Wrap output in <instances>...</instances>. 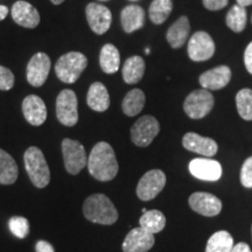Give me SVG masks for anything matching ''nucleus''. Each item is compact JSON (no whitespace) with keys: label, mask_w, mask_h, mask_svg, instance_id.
<instances>
[{"label":"nucleus","mask_w":252,"mask_h":252,"mask_svg":"<svg viewBox=\"0 0 252 252\" xmlns=\"http://www.w3.org/2000/svg\"><path fill=\"white\" fill-rule=\"evenodd\" d=\"M251 232H252V228H251Z\"/></svg>","instance_id":"nucleus-47"},{"label":"nucleus","mask_w":252,"mask_h":252,"mask_svg":"<svg viewBox=\"0 0 252 252\" xmlns=\"http://www.w3.org/2000/svg\"><path fill=\"white\" fill-rule=\"evenodd\" d=\"M25 168L32 184L36 188H45L50 182V171L46 158L39 147L32 146L24 154Z\"/></svg>","instance_id":"nucleus-3"},{"label":"nucleus","mask_w":252,"mask_h":252,"mask_svg":"<svg viewBox=\"0 0 252 252\" xmlns=\"http://www.w3.org/2000/svg\"><path fill=\"white\" fill-rule=\"evenodd\" d=\"M12 18L25 28H35L40 24V14L37 9L30 2L19 0L12 6Z\"/></svg>","instance_id":"nucleus-19"},{"label":"nucleus","mask_w":252,"mask_h":252,"mask_svg":"<svg viewBox=\"0 0 252 252\" xmlns=\"http://www.w3.org/2000/svg\"><path fill=\"white\" fill-rule=\"evenodd\" d=\"M215 99L207 89H198L190 93L184 103L186 115L191 119H201L212 111Z\"/></svg>","instance_id":"nucleus-6"},{"label":"nucleus","mask_w":252,"mask_h":252,"mask_svg":"<svg viewBox=\"0 0 252 252\" xmlns=\"http://www.w3.org/2000/svg\"><path fill=\"white\" fill-rule=\"evenodd\" d=\"M86 14L91 31L97 35H103L111 27L112 14L111 11L105 6L91 2L87 6Z\"/></svg>","instance_id":"nucleus-11"},{"label":"nucleus","mask_w":252,"mask_h":252,"mask_svg":"<svg viewBox=\"0 0 252 252\" xmlns=\"http://www.w3.org/2000/svg\"><path fill=\"white\" fill-rule=\"evenodd\" d=\"M215 42L206 32H196L189 39L188 55L195 62H202L212 59L215 54Z\"/></svg>","instance_id":"nucleus-10"},{"label":"nucleus","mask_w":252,"mask_h":252,"mask_svg":"<svg viewBox=\"0 0 252 252\" xmlns=\"http://www.w3.org/2000/svg\"><path fill=\"white\" fill-rule=\"evenodd\" d=\"M122 27L126 33H133L140 30L145 24V11L138 5H128L121 13Z\"/></svg>","instance_id":"nucleus-21"},{"label":"nucleus","mask_w":252,"mask_h":252,"mask_svg":"<svg viewBox=\"0 0 252 252\" xmlns=\"http://www.w3.org/2000/svg\"><path fill=\"white\" fill-rule=\"evenodd\" d=\"M50 1H52L54 5H60V4H62L64 0H50Z\"/></svg>","instance_id":"nucleus-41"},{"label":"nucleus","mask_w":252,"mask_h":252,"mask_svg":"<svg viewBox=\"0 0 252 252\" xmlns=\"http://www.w3.org/2000/svg\"><path fill=\"white\" fill-rule=\"evenodd\" d=\"M36 252H55L53 245L46 241H39L35 245Z\"/></svg>","instance_id":"nucleus-37"},{"label":"nucleus","mask_w":252,"mask_h":252,"mask_svg":"<svg viewBox=\"0 0 252 252\" xmlns=\"http://www.w3.org/2000/svg\"><path fill=\"white\" fill-rule=\"evenodd\" d=\"M190 32V23L187 17H180L167 31L166 39L172 48L178 49L185 45Z\"/></svg>","instance_id":"nucleus-22"},{"label":"nucleus","mask_w":252,"mask_h":252,"mask_svg":"<svg viewBox=\"0 0 252 252\" xmlns=\"http://www.w3.org/2000/svg\"><path fill=\"white\" fill-rule=\"evenodd\" d=\"M132 1H135V0H132Z\"/></svg>","instance_id":"nucleus-45"},{"label":"nucleus","mask_w":252,"mask_h":252,"mask_svg":"<svg viewBox=\"0 0 252 252\" xmlns=\"http://www.w3.org/2000/svg\"><path fill=\"white\" fill-rule=\"evenodd\" d=\"M182 145L186 150L204 157H214L219 151V146L215 140L212 138L202 137L195 132L186 133L182 139Z\"/></svg>","instance_id":"nucleus-16"},{"label":"nucleus","mask_w":252,"mask_h":252,"mask_svg":"<svg viewBox=\"0 0 252 252\" xmlns=\"http://www.w3.org/2000/svg\"><path fill=\"white\" fill-rule=\"evenodd\" d=\"M234 249V238L225 230H220L208 239L206 252H231Z\"/></svg>","instance_id":"nucleus-28"},{"label":"nucleus","mask_w":252,"mask_h":252,"mask_svg":"<svg viewBox=\"0 0 252 252\" xmlns=\"http://www.w3.org/2000/svg\"><path fill=\"white\" fill-rule=\"evenodd\" d=\"M237 5L242 6V7H247V6L252 5V0H236Z\"/></svg>","instance_id":"nucleus-40"},{"label":"nucleus","mask_w":252,"mask_h":252,"mask_svg":"<svg viewBox=\"0 0 252 252\" xmlns=\"http://www.w3.org/2000/svg\"><path fill=\"white\" fill-rule=\"evenodd\" d=\"M50 59L46 53H36L27 64V81L31 86L41 87L48 78Z\"/></svg>","instance_id":"nucleus-12"},{"label":"nucleus","mask_w":252,"mask_h":252,"mask_svg":"<svg viewBox=\"0 0 252 252\" xmlns=\"http://www.w3.org/2000/svg\"><path fill=\"white\" fill-rule=\"evenodd\" d=\"M241 184L247 188H252V157L248 158L242 166Z\"/></svg>","instance_id":"nucleus-34"},{"label":"nucleus","mask_w":252,"mask_h":252,"mask_svg":"<svg viewBox=\"0 0 252 252\" xmlns=\"http://www.w3.org/2000/svg\"><path fill=\"white\" fill-rule=\"evenodd\" d=\"M8 226L15 237L25 238L30 234V222L23 216H13L8 220Z\"/></svg>","instance_id":"nucleus-32"},{"label":"nucleus","mask_w":252,"mask_h":252,"mask_svg":"<svg viewBox=\"0 0 252 252\" xmlns=\"http://www.w3.org/2000/svg\"><path fill=\"white\" fill-rule=\"evenodd\" d=\"M230 80H231V69L228 65H219L204 71L198 78V82L203 89L220 90L228 86Z\"/></svg>","instance_id":"nucleus-17"},{"label":"nucleus","mask_w":252,"mask_h":252,"mask_svg":"<svg viewBox=\"0 0 252 252\" xmlns=\"http://www.w3.org/2000/svg\"><path fill=\"white\" fill-rule=\"evenodd\" d=\"M189 206L195 213L202 216L212 217L219 215L222 210V202L215 195L197 191L189 196Z\"/></svg>","instance_id":"nucleus-13"},{"label":"nucleus","mask_w":252,"mask_h":252,"mask_svg":"<svg viewBox=\"0 0 252 252\" xmlns=\"http://www.w3.org/2000/svg\"><path fill=\"white\" fill-rule=\"evenodd\" d=\"M172 9V0H153L149 9L151 21L156 25L163 24L167 20V18L171 15Z\"/></svg>","instance_id":"nucleus-29"},{"label":"nucleus","mask_w":252,"mask_h":252,"mask_svg":"<svg viewBox=\"0 0 252 252\" xmlns=\"http://www.w3.org/2000/svg\"><path fill=\"white\" fill-rule=\"evenodd\" d=\"M154 235L146 230L138 226L132 229L123 242V251L124 252H147L153 248Z\"/></svg>","instance_id":"nucleus-14"},{"label":"nucleus","mask_w":252,"mask_h":252,"mask_svg":"<svg viewBox=\"0 0 252 252\" xmlns=\"http://www.w3.org/2000/svg\"><path fill=\"white\" fill-rule=\"evenodd\" d=\"M23 113L25 119L31 125H42L47 119L46 104L36 94H30L23 102Z\"/></svg>","instance_id":"nucleus-18"},{"label":"nucleus","mask_w":252,"mask_h":252,"mask_svg":"<svg viewBox=\"0 0 252 252\" xmlns=\"http://www.w3.org/2000/svg\"><path fill=\"white\" fill-rule=\"evenodd\" d=\"M8 14V8L5 5H0V21H2L7 17Z\"/></svg>","instance_id":"nucleus-39"},{"label":"nucleus","mask_w":252,"mask_h":252,"mask_svg":"<svg viewBox=\"0 0 252 252\" xmlns=\"http://www.w3.org/2000/svg\"><path fill=\"white\" fill-rule=\"evenodd\" d=\"M203 6L209 11H220L228 5L229 0H202Z\"/></svg>","instance_id":"nucleus-35"},{"label":"nucleus","mask_w":252,"mask_h":252,"mask_svg":"<svg viewBox=\"0 0 252 252\" xmlns=\"http://www.w3.org/2000/svg\"><path fill=\"white\" fill-rule=\"evenodd\" d=\"M19 169L11 154L0 149V185H12L17 181Z\"/></svg>","instance_id":"nucleus-24"},{"label":"nucleus","mask_w":252,"mask_h":252,"mask_svg":"<svg viewBox=\"0 0 252 252\" xmlns=\"http://www.w3.org/2000/svg\"><path fill=\"white\" fill-rule=\"evenodd\" d=\"M99 65L105 74H115L121 65V54L116 46L108 43L103 46L99 55Z\"/></svg>","instance_id":"nucleus-25"},{"label":"nucleus","mask_w":252,"mask_h":252,"mask_svg":"<svg viewBox=\"0 0 252 252\" xmlns=\"http://www.w3.org/2000/svg\"><path fill=\"white\" fill-rule=\"evenodd\" d=\"M145 100H146V97H145L143 90L133 89L128 91L122 103L123 112L128 117H134V116L139 115L141 110L144 109Z\"/></svg>","instance_id":"nucleus-26"},{"label":"nucleus","mask_w":252,"mask_h":252,"mask_svg":"<svg viewBox=\"0 0 252 252\" xmlns=\"http://www.w3.org/2000/svg\"><path fill=\"white\" fill-rule=\"evenodd\" d=\"M83 214L88 220L97 224L111 225L118 220L115 204L104 194H94L87 197L83 203Z\"/></svg>","instance_id":"nucleus-2"},{"label":"nucleus","mask_w":252,"mask_h":252,"mask_svg":"<svg viewBox=\"0 0 252 252\" xmlns=\"http://www.w3.org/2000/svg\"><path fill=\"white\" fill-rule=\"evenodd\" d=\"M244 63L247 70L252 75V42H250L245 49L244 53Z\"/></svg>","instance_id":"nucleus-36"},{"label":"nucleus","mask_w":252,"mask_h":252,"mask_svg":"<svg viewBox=\"0 0 252 252\" xmlns=\"http://www.w3.org/2000/svg\"><path fill=\"white\" fill-rule=\"evenodd\" d=\"M88 169L96 180L111 181L117 175L119 166L112 146L105 141L97 143L88 158Z\"/></svg>","instance_id":"nucleus-1"},{"label":"nucleus","mask_w":252,"mask_h":252,"mask_svg":"<svg viewBox=\"0 0 252 252\" xmlns=\"http://www.w3.org/2000/svg\"><path fill=\"white\" fill-rule=\"evenodd\" d=\"M139 226L151 232V234H158L162 231L166 225V217L160 210L153 209L147 210L141 215L139 220Z\"/></svg>","instance_id":"nucleus-27"},{"label":"nucleus","mask_w":252,"mask_h":252,"mask_svg":"<svg viewBox=\"0 0 252 252\" xmlns=\"http://www.w3.org/2000/svg\"><path fill=\"white\" fill-rule=\"evenodd\" d=\"M87 103L90 109L96 112H104L110 106V94L106 87L100 82H94L89 88Z\"/></svg>","instance_id":"nucleus-20"},{"label":"nucleus","mask_w":252,"mask_h":252,"mask_svg":"<svg viewBox=\"0 0 252 252\" xmlns=\"http://www.w3.org/2000/svg\"><path fill=\"white\" fill-rule=\"evenodd\" d=\"M100 1H108V0H100Z\"/></svg>","instance_id":"nucleus-44"},{"label":"nucleus","mask_w":252,"mask_h":252,"mask_svg":"<svg viewBox=\"0 0 252 252\" xmlns=\"http://www.w3.org/2000/svg\"><path fill=\"white\" fill-rule=\"evenodd\" d=\"M63 162L67 172L71 175H76L88 165L86 149L80 141L69 139L62 140Z\"/></svg>","instance_id":"nucleus-5"},{"label":"nucleus","mask_w":252,"mask_h":252,"mask_svg":"<svg viewBox=\"0 0 252 252\" xmlns=\"http://www.w3.org/2000/svg\"><path fill=\"white\" fill-rule=\"evenodd\" d=\"M123 78L125 83H138L145 74V61L141 56L134 55L126 60L123 65Z\"/></svg>","instance_id":"nucleus-23"},{"label":"nucleus","mask_w":252,"mask_h":252,"mask_svg":"<svg viewBox=\"0 0 252 252\" xmlns=\"http://www.w3.org/2000/svg\"><path fill=\"white\" fill-rule=\"evenodd\" d=\"M88 65L86 55L78 52H70L62 55L55 64V74L63 83H75Z\"/></svg>","instance_id":"nucleus-4"},{"label":"nucleus","mask_w":252,"mask_h":252,"mask_svg":"<svg viewBox=\"0 0 252 252\" xmlns=\"http://www.w3.org/2000/svg\"><path fill=\"white\" fill-rule=\"evenodd\" d=\"M14 75L8 68L0 64V90L8 91L14 86Z\"/></svg>","instance_id":"nucleus-33"},{"label":"nucleus","mask_w":252,"mask_h":252,"mask_svg":"<svg viewBox=\"0 0 252 252\" xmlns=\"http://www.w3.org/2000/svg\"><path fill=\"white\" fill-rule=\"evenodd\" d=\"M237 111L244 121H252V90L242 89L236 96Z\"/></svg>","instance_id":"nucleus-31"},{"label":"nucleus","mask_w":252,"mask_h":252,"mask_svg":"<svg viewBox=\"0 0 252 252\" xmlns=\"http://www.w3.org/2000/svg\"><path fill=\"white\" fill-rule=\"evenodd\" d=\"M251 23H252V18H251Z\"/></svg>","instance_id":"nucleus-46"},{"label":"nucleus","mask_w":252,"mask_h":252,"mask_svg":"<svg viewBox=\"0 0 252 252\" xmlns=\"http://www.w3.org/2000/svg\"><path fill=\"white\" fill-rule=\"evenodd\" d=\"M159 132L160 124L157 118L153 116H143L131 127V140L137 146L146 147L152 144Z\"/></svg>","instance_id":"nucleus-8"},{"label":"nucleus","mask_w":252,"mask_h":252,"mask_svg":"<svg viewBox=\"0 0 252 252\" xmlns=\"http://www.w3.org/2000/svg\"><path fill=\"white\" fill-rule=\"evenodd\" d=\"M189 172L200 180L217 181L222 176V166L216 160L198 158L189 162Z\"/></svg>","instance_id":"nucleus-15"},{"label":"nucleus","mask_w":252,"mask_h":252,"mask_svg":"<svg viewBox=\"0 0 252 252\" xmlns=\"http://www.w3.org/2000/svg\"><path fill=\"white\" fill-rule=\"evenodd\" d=\"M150 52H151L150 48H146V49H145V53H146V54H150Z\"/></svg>","instance_id":"nucleus-42"},{"label":"nucleus","mask_w":252,"mask_h":252,"mask_svg":"<svg viewBox=\"0 0 252 252\" xmlns=\"http://www.w3.org/2000/svg\"><path fill=\"white\" fill-rule=\"evenodd\" d=\"M76 94L70 89H64L59 94L56 98V117L64 126L71 127L78 122Z\"/></svg>","instance_id":"nucleus-7"},{"label":"nucleus","mask_w":252,"mask_h":252,"mask_svg":"<svg viewBox=\"0 0 252 252\" xmlns=\"http://www.w3.org/2000/svg\"><path fill=\"white\" fill-rule=\"evenodd\" d=\"M231 252H252V251H251V248L249 247L247 243L241 242V243H237L236 245H234V249H232Z\"/></svg>","instance_id":"nucleus-38"},{"label":"nucleus","mask_w":252,"mask_h":252,"mask_svg":"<svg viewBox=\"0 0 252 252\" xmlns=\"http://www.w3.org/2000/svg\"><path fill=\"white\" fill-rule=\"evenodd\" d=\"M166 185V175L161 169L145 173L137 186V195L141 201H151L161 193Z\"/></svg>","instance_id":"nucleus-9"},{"label":"nucleus","mask_w":252,"mask_h":252,"mask_svg":"<svg viewBox=\"0 0 252 252\" xmlns=\"http://www.w3.org/2000/svg\"><path fill=\"white\" fill-rule=\"evenodd\" d=\"M247 9L239 5H234L225 17V23L235 33H241L247 26Z\"/></svg>","instance_id":"nucleus-30"},{"label":"nucleus","mask_w":252,"mask_h":252,"mask_svg":"<svg viewBox=\"0 0 252 252\" xmlns=\"http://www.w3.org/2000/svg\"><path fill=\"white\" fill-rule=\"evenodd\" d=\"M146 212H147L146 208H143V214H144V213H146Z\"/></svg>","instance_id":"nucleus-43"}]
</instances>
